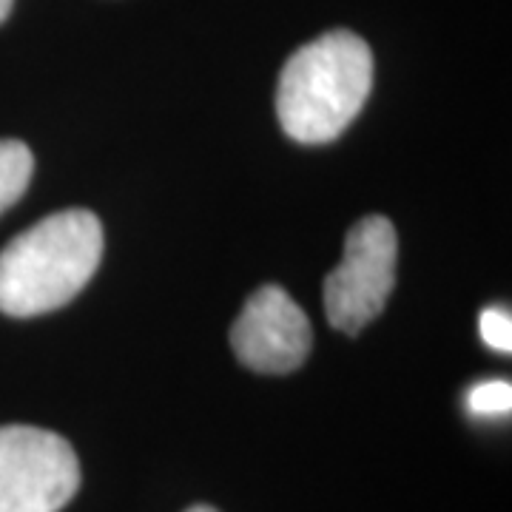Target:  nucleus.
<instances>
[{
	"instance_id": "1",
	"label": "nucleus",
	"mask_w": 512,
	"mask_h": 512,
	"mask_svg": "<svg viewBox=\"0 0 512 512\" xmlns=\"http://www.w3.org/2000/svg\"><path fill=\"white\" fill-rule=\"evenodd\" d=\"M370 86V46L348 29H333L288 57L276 89L279 123L296 143H333L365 109Z\"/></svg>"
},
{
	"instance_id": "2",
	"label": "nucleus",
	"mask_w": 512,
	"mask_h": 512,
	"mask_svg": "<svg viewBox=\"0 0 512 512\" xmlns=\"http://www.w3.org/2000/svg\"><path fill=\"white\" fill-rule=\"evenodd\" d=\"M103 225L92 211H60L0 251V313L40 316L69 305L103 259Z\"/></svg>"
},
{
	"instance_id": "3",
	"label": "nucleus",
	"mask_w": 512,
	"mask_h": 512,
	"mask_svg": "<svg viewBox=\"0 0 512 512\" xmlns=\"http://www.w3.org/2000/svg\"><path fill=\"white\" fill-rule=\"evenodd\" d=\"M399 237L387 217L370 214L350 228L345 254L325 279V313L342 333L356 336L387 305L396 285Z\"/></svg>"
},
{
	"instance_id": "4",
	"label": "nucleus",
	"mask_w": 512,
	"mask_h": 512,
	"mask_svg": "<svg viewBox=\"0 0 512 512\" xmlns=\"http://www.w3.org/2000/svg\"><path fill=\"white\" fill-rule=\"evenodd\" d=\"M80 490L72 444L43 427H0V512H60Z\"/></svg>"
},
{
	"instance_id": "5",
	"label": "nucleus",
	"mask_w": 512,
	"mask_h": 512,
	"mask_svg": "<svg viewBox=\"0 0 512 512\" xmlns=\"http://www.w3.org/2000/svg\"><path fill=\"white\" fill-rule=\"evenodd\" d=\"M231 345L245 367L282 376L305 365L313 348V325L282 285H262L234 322Z\"/></svg>"
},
{
	"instance_id": "6",
	"label": "nucleus",
	"mask_w": 512,
	"mask_h": 512,
	"mask_svg": "<svg viewBox=\"0 0 512 512\" xmlns=\"http://www.w3.org/2000/svg\"><path fill=\"white\" fill-rule=\"evenodd\" d=\"M35 171V157L26 143L0 140V214L26 194Z\"/></svg>"
},
{
	"instance_id": "7",
	"label": "nucleus",
	"mask_w": 512,
	"mask_h": 512,
	"mask_svg": "<svg viewBox=\"0 0 512 512\" xmlns=\"http://www.w3.org/2000/svg\"><path fill=\"white\" fill-rule=\"evenodd\" d=\"M467 410L478 419H498L512 410V384L507 379L478 382L467 393Z\"/></svg>"
},
{
	"instance_id": "8",
	"label": "nucleus",
	"mask_w": 512,
	"mask_h": 512,
	"mask_svg": "<svg viewBox=\"0 0 512 512\" xmlns=\"http://www.w3.org/2000/svg\"><path fill=\"white\" fill-rule=\"evenodd\" d=\"M478 330L487 348L498 353H510L512 350V316L507 308H487L478 319Z\"/></svg>"
},
{
	"instance_id": "9",
	"label": "nucleus",
	"mask_w": 512,
	"mask_h": 512,
	"mask_svg": "<svg viewBox=\"0 0 512 512\" xmlns=\"http://www.w3.org/2000/svg\"><path fill=\"white\" fill-rule=\"evenodd\" d=\"M12 6H15V0H0V23H6V18L12 15Z\"/></svg>"
},
{
	"instance_id": "10",
	"label": "nucleus",
	"mask_w": 512,
	"mask_h": 512,
	"mask_svg": "<svg viewBox=\"0 0 512 512\" xmlns=\"http://www.w3.org/2000/svg\"><path fill=\"white\" fill-rule=\"evenodd\" d=\"M185 512H217L214 507H205V504H200V507H191V510H185Z\"/></svg>"
}]
</instances>
